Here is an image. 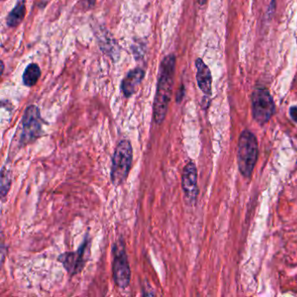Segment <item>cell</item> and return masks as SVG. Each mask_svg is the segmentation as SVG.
Here are the masks:
<instances>
[{
  "label": "cell",
  "instance_id": "obj_14",
  "mask_svg": "<svg viewBox=\"0 0 297 297\" xmlns=\"http://www.w3.org/2000/svg\"><path fill=\"white\" fill-rule=\"evenodd\" d=\"M289 114L292 118V120L297 122V107H292L289 109Z\"/></svg>",
  "mask_w": 297,
  "mask_h": 297
},
{
  "label": "cell",
  "instance_id": "obj_6",
  "mask_svg": "<svg viewBox=\"0 0 297 297\" xmlns=\"http://www.w3.org/2000/svg\"><path fill=\"white\" fill-rule=\"evenodd\" d=\"M252 111L253 119L261 125H264L270 120L275 111L274 100L269 91L263 87L253 90L252 94Z\"/></svg>",
  "mask_w": 297,
  "mask_h": 297
},
{
  "label": "cell",
  "instance_id": "obj_7",
  "mask_svg": "<svg viewBox=\"0 0 297 297\" xmlns=\"http://www.w3.org/2000/svg\"><path fill=\"white\" fill-rule=\"evenodd\" d=\"M42 118L38 107H27L22 118L21 144L30 145L42 136Z\"/></svg>",
  "mask_w": 297,
  "mask_h": 297
},
{
  "label": "cell",
  "instance_id": "obj_5",
  "mask_svg": "<svg viewBox=\"0 0 297 297\" xmlns=\"http://www.w3.org/2000/svg\"><path fill=\"white\" fill-rule=\"evenodd\" d=\"M91 245L92 240L88 234L78 250L66 252L59 254L58 261L61 262L62 265L71 277L79 274L87 265L90 259Z\"/></svg>",
  "mask_w": 297,
  "mask_h": 297
},
{
  "label": "cell",
  "instance_id": "obj_2",
  "mask_svg": "<svg viewBox=\"0 0 297 297\" xmlns=\"http://www.w3.org/2000/svg\"><path fill=\"white\" fill-rule=\"evenodd\" d=\"M133 147L129 140L118 143L112 158L111 182L115 186H121L129 177L133 165Z\"/></svg>",
  "mask_w": 297,
  "mask_h": 297
},
{
  "label": "cell",
  "instance_id": "obj_9",
  "mask_svg": "<svg viewBox=\"0 0 297 297\" xmlns=\"http://www.w3.org/2000/svg\"><path fill=\"white\" fill-rule=\"evenodd\" d=\"M195 67L197 69L196 79L198 87L206 95L210 96L212 94V74L209 68L201 58H197L195 60Z\"/></svg>",
  "mask_w": 297,
  "mask_h": 297
},
{
  "label": "cell",
  "instance_id": "obj_8",
  "mask_svg": "<svg viewBox=\"0 0 297 297\" xmlns=\"http://www.w3.org/2000/svg\"><path fill=\"white\" fill-rule=\"evenodd\" d=\"M198 172L194 162L186 164L181 175V186L190 204L195 203L198 196Z\"/></svg>",
  "mask_w": 297,
  "mask_h": 297
},
{
  "label": "cell",
  "instance_id": "obj_10",
  "mask_svg": "<svg viewBox=\"0 0 297 297\" xmlns=\"http://www.w3.org/2000/svg\"><path fill=\"white\" fill-rule=\"evenodd\" d=\"M144 77L145 72L140 68H135L128 73L121 82V90L125 97L130 98L136 92Z\"/></svg>",
  "mask_w": 297,
  "mask_h": 297
},
{
  "label": "cell",
  "instance_id": "obj_12",
  "mask_svg": "<svg viewBox=\"0 0 297 297\" xmlns=\"http://www.w3.org/2000/svg\"><path fill=\"white\" fill-rule=\"evenodd\" d=\"M41 71L38 65L35 63L28 65L23 73V83L27 87L32 88L38 83L40 78Z\"/></svg>",
  "mask_w": 297,
  "mask_h": 297
},
{
  "label": "cell",
  "instance_id": "obj_15",
  "mask_svg": "<svg viewBox=\"0 0 297 297\" xmlns=\"http://www.w3.org/2000/svg\"><path fill=\"white\" fill-rule=\"evenodd\" d=\"M198 2L201 6H204L207 3V0H198Z\"/></svg>",
  "mask_w": 297,
  "mask_h": 297
},
{
  "label": "cell",
  "instance_id": "obj_4",
  "mask_svg": "<svg viewBox=\"0 0 297 297\" xmlns=\"http://www.w3.org/2000/svg\"><path fill=\"white\" fill-rule=\"evenodd\" d=\"M113 253V277L114 283L120 288L129 287L131 282V269L129 258L125 250V242L122 239L118 240L112 248Z\"/></svg>",
  "mask_w": 297,
  "mask_h": 297
},
{
  "label": "cell",
  "instance_id": "obj_3",
  "mask_svg": "<svg viewBox=\"0 0 297 297\" xmlns=\"http://www.w3.org/2000/svg\"><path fill=\"white\" fill-rule=\"evenodd\" d=\"M258 141L252 132L244 130L240 135L237 149L239 171L244 177H250L258 158Z\"/></svg>",
  "mask_w": 297,
  "mask_h": 297
},
{
  "label": "cell",
  "instance_id": "obj_11",
  "mask_svg": "<svg viewBox=\"0 0 297 297\" xmlns=\"http://www.w3.org/2000/svg\"><path fill=\"white\" fill-rule=\"evenodd\" d=\"M26 15V0H18L17 5L6 18V24L9 27H18L24 20Z\"/></svg>",
  "mask_w": 297,
  "mask_h": 297
},
{
  "label": "cell",
  "instance_id": "obj_1",
  "mask_svg": "<svg viewBox=\"0 0 297 297\" xmlns=\"http://www.w3.org/2000/svg\"><path fill=\"white\" fill-rule=\"evenodd\" d=\"M176 58L174 54L165 57L160 63L157 89L154 101V120L160 125L163 122L172 98Z\"/></svg>",
  "mask_w": 297,
  "mask_h": 297
},
{
  "label": "cell",
  "instance_id": "obj_13",
  "mask_svg": "<svg viewBox=\"0 0 297 297\" xmlns=\"http://www.w3.org/2000/svg\"><path fill=\"white\" fill-rule=\"evenodd\" d=\"M11 185H12V180H11L10 172L6 170V166H3L1 171V190H0L2 201H5V199L6 198L11 188Z\"/></svg>",
  "mask_w": 297,
  "mask_h": 297
}]
</instances>
